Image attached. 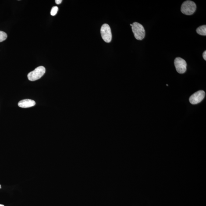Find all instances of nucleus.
Wrapping results in <instances>:
<instances>
[{
	"instance_id": "obj_1",
	"label": "nucleus",
	"mask_w": 206,
	"mask_h": 206,
	"mask_svg": "<svg viewBox=\"0 0 206 206\" xmlns=\"http://www.w3.org/2000/svg\"><path fill=\"white\" fill-rule=\"evenodd\" d=\"M132 30L135 37L138 40H142L146 35V31L143 26L140 23L134 22L132 24Z\"/></svg>"
},
{
	"instance_id": "obj_2",
	"label": "nucleus",
	"mask_w": 206,
	"mask_h": 206,
	"mask_svg": "<svg viewBox=\"0 0 206 206\" xmlns=\"http://www.w3.org/2000/svg\"><path fill=\"white\" fill-rule=\"evenodd\" d=\"M197 8L195 3L191 1L184 2L181 7V12L184 14L190 15L193 14Z\"/></svg>"
},
{
	"instance_id": "obj_3",
	"label": "nucleus",
	"mask_w": 206,
	"mask_h": 206,
	"mask_svg": "<svg viewBox=\"0 0 206 206\" xmlns=\"http://www.w3.org/2000/svg\"><path fill=\"white\" fill-rule=\"evenodd\" d=\"M45 72V67L43 66H40L36 68L34 71L29 73L28 75V78L30 81H35L41 78Z\"/></svg>"
},
{
	"instance_id": "obj_4",
	"label": "nucleus",
	"mask_w": 206,
	"mask_h": 206,
	"mask_svg": "<svg viewBox=\"0 0 206 206\" xmlns=\"http://www.w3.org/2000/svg\"><path fill=\"white\" fill-rule=\"evenodd\" d=\"M101 33L102 37L105 42H110L112 40V34L109 25L104 24L102 26Z\"/></svg>"
},
{
	"instance_id": "obj_5",
	"label": "nucleus",
	"mask_w": 206,
	"mask_h": 206,
	"mask_svg": "<svg viewBox=\"0 0 206 206\" xmlns=\"http://www.w3.org/2000/svg\"><path fill=\"white\" fill-rule=\"evenodd\" d=\"M174 64L178 73H184L187 70V63L183 58L179 57L176 58L174 61Z\"/></svg>"
},
{
	"instance_id": "obj_6",
	"label": "nucleus",
	"mask_w": 206,
	"mask_h": 206,
	"mask_svg": "<svg viewBox=\"0 0 206 206\" xmlns=\"http://www.w3.org/2000/svg\"><path fill=\"white\" fill-rule=\"evenodd\" d=\"M205 96V93L204 90H199L190 97L189 102L193 105L199 104L204 99Z\"/></svg>"
},
{
	"instance_id": "obj_7",
	"label": "nucleus",
	"mask_w": 206,
	"mask_h": 206,
	"mask_svg": "<svg viewBox=\"0 0 206 206\" xmlns=\"http://www.w3.org/2000/svg\"><path fill=\"white\" fill-rule=\"evenodd\" d=\"M18 105L19 107L21 108H30L36 105V102L33 100L26 99L19 101Z\"/></svg>"
},
{
	"instance_id": "obj_8",
	"label": "nucleus",
	"mask_w": 206,
	"mask_h": 206,
	"mask_svg": "<svg viewBox=\"0 0 206 206\" xmlns=\"http://www.w3.org/2000/svg\"><path fill=\"white\" fill-rule=\"evenodd\" d=\"M197 33L199 34L202 36H206V25L201 26L198 28L196 30Z\"/></svg>"
},
{
	"instance_id": "obj_9",
	"label": "nucleus",
	"mask_w": 206,
	"mask_h": 206,
	"mask_svg": "<svg viewBox=\"0 0 206 206\" xmlns=\"http://www.w3.org/2000/svg\"><path fill=\"white\" fill-rule=\"evenodd\" d=\"M7 37V35L4 32L0 31V43L5 41Z\"/></svg>"
},
{
	"instance_id": "obj_10",
	"label": "nucleus",
	"mask_w": 206,
	"mask_h": 206,
	"mask_svg": "<svg viewBox=\"0 0 206 206\" xmlns=\"http://www.w3.org/2000/svg\"><path fill=\"white\" fill-rule=\"evenodd\" d=\"M58 10V8L57 7L54 6L53 7L51 10V15H52V16H55V15H56L57 13Z\"/></svg>"
},
{
	"instance_id": "obj_11",
	"label": "nucleus",
	"mask_w": 206,
	"mask_h": 206,
	"mask_svg": "<svg viewBox=\"0 0 206 206\" xmlns=\"http://www.w3.org/2000/svg\"><path fill=\"white\" fill-rule=\"evenodd\" d=\"M55 2L58 5L60 4L62 2V0H56V1H55Z\"/></svg>"
},
{
	"instance_id": "obj_12",
	"label": "nucleus",
	"mask_w": 206,
	"mask_h": 206,
	"mask_svg": "<svg viewBox=\"0 0 206 206\" xmlns=\"http://www.w3.org/2000/svg\"><path fill=\"white\" fill-rule=\"evenodd\" d=\"M203 57L204 59L206 60V51H205L203 54Z\"/></svg>"
},
{
	"instance_id": "obj_13",
	"label": "nucleus",
	"mask_w": 206,
	"mask_h": 206,
	"mask_svg": "<svg viewBox=\"0 0 206 206\" xmlns=\"http://www.w3.org/2000/svg\"><path fill=\"white\" fill-rule=\"evenodd\" d=\"M0 206H4V205H3L0 204Z\"/></svg>"
},
{
	"instance_id": "obj_14",
	"label": "nucleus",
	"mask_w": 206,
	"mask_h": 206,
	"mask_svg": "<svg viewBox=\"0 0 206 206\" xmlns=\"http://www.w3.org/2000/svg\"><path fill=\"white\" fill-rule=\"evenodd\" d=\"M1 185H0V189H1Z\"/></svg>"
},
{
	"instance_id": "obj_15",
	"label": "nucleus",
	"mask_w": 206,
	"mask_h": 206,
	"mask_svg": "<svg viewBox=\"0 0 206 206\" xmlns=\"http://www.w3.org/2000/svg\"><path fill=\"white\" fill-rule=\"evenodd\" d=\"M130 25L132 26V24H130Z\"/></svg>"
}]
</instances>
